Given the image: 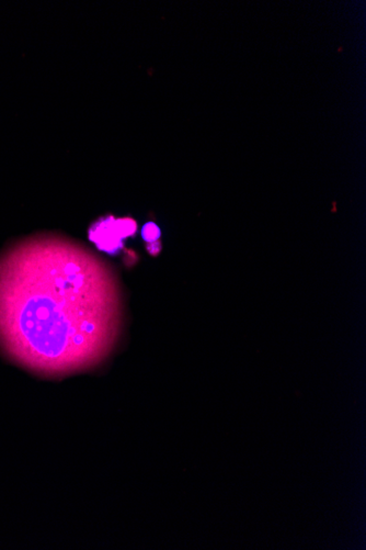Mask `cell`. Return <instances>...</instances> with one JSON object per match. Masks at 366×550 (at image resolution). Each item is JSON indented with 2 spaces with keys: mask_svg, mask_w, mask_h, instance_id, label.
I'll use <instances>...</instances> for the list:
<instances>
[{
  "mask_svg": "<svg viewBox=\"0 0 366 550\" xmlns=\"http://www.w3.org/2000/svg\"><path fill=\"white\" fill-rule=\"evenodd\" d=\"M117 332L115 289L91 253L37 242L0 261V344L21 365L51 376L89 369Z\"/></svg>",
  "mask_w": 366,
  "mask_h": 550,
  "instance_id": "1",
  "label": "cell"
},
{
  "mask_svg": "<svg viewBox=\"0 0 366 550\" xmlns=\"http://www.w3.org/2000/svg\"><path fill=\"white\" fill-rule=\"evenodd\" d=\"M89 237L100 249L111 254L117 253L123 246V239L120 236L113 216L104 217L93 224L89 231Z\"/></svg>",
  "mask_w": 366,
  "mask_h": 550,
  "instance_id": "2",
  "label": "cell"
},
{
  "mask_svg": "<svg viewBox=\"0 0 366 550\" xmlns=\"http://www.w3.org/2000/svg\"><path fill=\"white\" fill-rule=\"evenodd\" d=\"M117 230L122 239H126L134 235L137 231V223L131 217H123V219H115Z\"/></svg>",
  "mask_w": 366,
  "mask_h": 550,
  "instance_id": "3",
  "label": "cell"
},
{
  "mask_svg": "<svg viewBox=\"0 0 366 550\" xmlns=\"http://www.w3.org/2000/svg\"><path fill=\"white\" fill-rule=\"evenodd\" d=\"M142 236L147 243L158 241L160 237V230L158 225L153 222L146 223L142 229Z\"/></svg>",
  "mask_w": 366,
  "mask_h": 550,
  "instance_id": "4",
  "label": "cell"
},
{
  "mask_svg": "<svg viewBox=\"0 0 366 550\" xmlns=\"http://www.w3.org/2000/svg\"><path fill=\"white\" fill-rule=\"evenodd\" d=\"M147 250L148 253L151 254L152 256H156L160 253L161 250V243L160 241H155V242H150L147 244Z\"/></svg>",
  "mask_w": 366,
  "mask_h": 550,
  "instance_id": "5",
  "label": "cell"
}]
</instances>
